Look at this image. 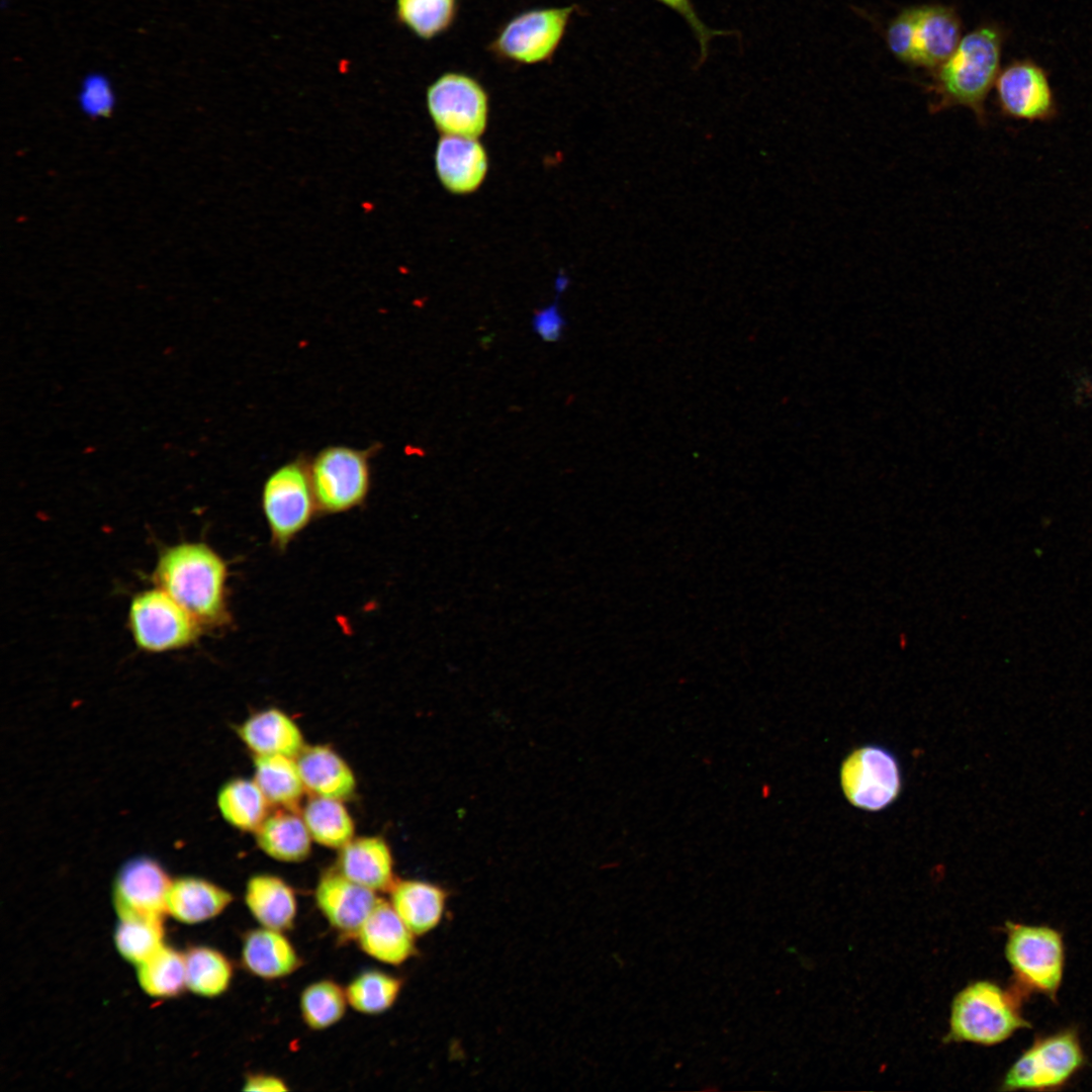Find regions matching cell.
<instances>
[{
  "instance_id": "cell-11",
  "label": "cell",
  "mask_w": 1092,
  "mask_h": 1092,
  "mask_svg": "<svg viewBox=\"0 0 1092 1092\" xmlns=\"http://www.w3.org/2000/svg\"><path fill=\"white\" fill-rule=\"evenodd\" d=\"M128 623L136 645L150 652L188 646L198 638L202 628L183 607L158 586L133 598Z\"/></svg>"
},
{
  "instance_id": "cell-16",
  "label": "cell",
  "mask_w": 1092,
  "mask_h": 1092,
  "mask_svg": "<svg viewBox=\"0 0 1092 1092\" xmlns=\"http://www.w3.org/2000/svg\"><path fill=\"white\" fill-rule=\"evenodd\" d=\"M415 937L389 901L379 897L354 940L369 958L385 965L400 966L416 954Z\"/></svg>"
},
{
  "instance_id": "cell-24",
  "label": "cell",
  "mask_w": 1092,
  "mask_h": 1092,
  "mask_svg": "<svg viewBox=\"0 0 1092 1092\" xmlns=\"http://www.w3.org/2000/svg\"><path fill=\"white\" fill-rule=\"evenodd\" d=\"M232 893L198 877L172 881L167 897V913L175 919L195 924L221 914L233 902Z\"/></svg>"
},
{
  "instance_id": "cell-1",
  "label": "cell",
  "mask_w": 1092,
  "mask_h": 1092,
  "mask_svg": "<svg viewBox=\"0 0 1092 1092\" xmlns=\"http://www.w3.org/2000/svg\"><path fill=\"white\" fill-rule=\"evenodd\" d=\"M1006 35L1003 26L987 22L961 38L950 57L931 71V82L924 86L933 97L931 113L963 106L972 110L980 124L987 123L986 99L1000 72Z\"/></svg>"
},
{
  "instance_id": "cell-34",
  "label": "cell",
  "mask_w": 1092,
  "mask_h": 1092,
  "mask_svg": "<svg viewBox=\"0 0 1092 1092\" xmlns=\"http://www.w3.org/2000/svg\"><path fill=\"white\" fill-rule=\"evenodd\" d=\"M163 938V918L121 917L114 932L117 950L136 966L164 945Z\"/></svg>"
},
{
  "instance_id": "cell-32",
  "label": "cell",
  "mask_w": 1092,
  "mask_h": 1092,
  "mask_svg": "<svg viewBox=\"0 0 1092 1092\" xmlns=\"http://www.w3.org/2000/svg\"><path fill=\"white\" fill-rule=\"evenodd\" d=\"M185 956L186 987L204 997H216L231 986L234 968L221 951L209 946H194Z\"/></svg>"
},
{
  "instance_id": "cell-27",
  "label": "cell",
  "mask_w": 1092,
  "mask_h": 1092,
  "mask_svg": "<svg viewBox=\"0 0 1092 1092\" xmlns=\"http://www.w3.org/2000/svg\"><path fill=\"white\" fill-rule=\"evenodd\" d=\"M216 804L224 821L238 830L255 832L270 805L254 780L236 778L218 790Z\"/></svg>"
},
{
  "instance_id": "cell-35",
  "label": "cell",
  "mask_w": 1092,
  "mask_h": 1092,
  "mask_svg": "<svg viewBox=\"0 0 1092 1092\" xmlns=\"http://www.w3.org/2000/svg\"><path fill=\"white\" fill-rule=\"evenodd\" d=\"M664 7L674 11L681 16L693 31L700 48V57L698 65H702L709 52V43L712 38L719 35H728V31L718 30L708 27L705 22L702 21L692 0H654Z\"/></svg>"
},
{
  "instance_id": "cell-13",
  "label": "cell",
  "mask_w": 1092,
  "mask_h": 1092,
  "mask_svg": "<svg viewBox=\"0 0 1092 1092\" xmlns=\"http://www.w3.org/2000/svg\"><path fill=\"white\" fill-rule=\"evenodd\" d=\"M996 104L1002 116L1029 122H1049L1059 106L1046 70L1030 58L1016 59L1000 70L995 81Z\"/></svg>"
},
{
  "instance_id": "cell-18",
  "label": "cell",
  "mask_w": 1092,
  "mask_h": 1092,
  "mask_svg": "<svg viewBox=\"0 0 1092 1092\" xmlns=\"http://www.w3.org/2000/svg\"><path fill=\"white\" fill-rule=\"evenodd\" d=\"M240 958L249 974L265 981L285 979L303 963L286 932L263 926L245 932Z\"/></svg>"
},
{
  "instance_id": "cell-31",
  "label": "cell",
  "mask_w": 1092,
  "mask_h": 1092,
  "mask_svg": "<svg viewBox=\"0 0 1092 1092\" xmlns=\"http://www.w3.org/2000/svg\"><path fill=\"white\" fill-rule=\"evenodd\" d=\"M403 982L389 973L369 969L358 973L345 987L349 1006L365 1015H379L397 1001Z\"/></svg>"
},
{
  "instance_id": "cell-7",
  "label": "cell",
  "mask_w": 1092,
  "mask_h": 1092,
  "mask_svg": "<svg viewBox=\"0 0 1092 1092\" xmlns=\"http://www.w3.org/2000/svg\"><path fill=\"white\" fill-rule=\"evenodd\" d=\"M261 506L272 544L284 550L318 512L309 461L298 456L276 468L263 484Z\"/></svg>"
},
{
  "instance_id": "cell-22",
  "label": "cell",
  "mask_w": 1092,
  "mask_h": 1092,
  "mask_svg": "<svg viewBox=\"0 0 1092 1092\" xmlns=\"http://www.w3.org/2000/svg\"><path fill=\"white\" fill-rule=\"evenodd\" d=\"M238 735L255 755L280 754L296 758L305 746L297 724L276 708L250 716L239 726Z\"/></svg>"
},
{
  "instance_id": "cell-36",
  "label": "cell",
  "mask_w": 1092,
  "mask_h": 1092,
  "mask_svg": "<svg viewBox=\"0 0 1092 1092\" xmlns=\"http://www.w3.org/2000/svg\"><path fill=\"white\" fill-rule=\"evenodd\" d=\"M565 326L566 321L557 302L536 311L532 318L533 331L548 343L559 341Z\"/></svg>"
},
{
  "instance_id": "cell-8",
  "label": "cell",
  "mask_w": 1092,
  "mask_h": 1092,
  "mask_svg": "<svg viewBox=\"0 0 1092 1092\" xmlns=\"http://www.w3.org/2000/svg\"><path fill=\"white\" fill-rule=\"evenodd\" d=\"M1086 1063L1075 1028L1037 1036L1005 1073L1000 1090L1050 1091L1065 1086Z\"/></svg>"
},
{
  "instance_id": "cell-4",
  "label": "cell",
  "mask_w": 1092,
  "mask_h": 1092,
  "mask_svg": "<svg viewBox=\"0 0 1092 1092\" xmlns=\"http://www.w3.org/2000/svg\"><path fill=\"white\" fill-rule=\"evenodd\" d=\"M962 22L956 9L941 4L907 7L886 29L890 52L902 63L935 70L961 40Z\"/></svg>"
},
{
  "instance_id": "cell-9",
  "label": "cell",
  "mask_w": 1092,
  "mask_h": 1092,
  "mask_svg": "<svg viewBox=\"0 0 1092 1092\" xmlns=\"http://www.w3.org/2000/svg\"><path fill=\"white\" fill-rule=\"evenodd\" d=\"M374 448L333 445L309 461V474L318 512L341 514L361 506L371 486L370 459Z\"/></svg>"
},
{
  "instance_id": "cell-37",
  "label": "cell",
  "mask_w": 1092,
  "mask_h": 1092,
  "mask_svg": "<svg viewBox=\"0 0 1092 1092\" xmlns=\"http://www.w3.org/2000/svg\"><path fill=\"white\" fill-rule=\"evenodd\" d=\"M242 1089L251 1092H285L290 1088L287 1083L277 1075L256 1072L250 1073L245 1077Z\"/></svg>"
},
{
  "instance_id": "cell-30",
  "label": "cell",
  "mask_w": 1092,
  "mask_h": 1092,
  "mask_svg": "<svg viewBox=\"0 0 1092 1092\" xmlns=\"http://www.w3.org/2000/svg\"><path fill=\"white\" fill-rule=\"evenodd\" d=\"M299 1013L306 1027L326 1030L339 1023L349 1006L345 987L332 979L306 985L299 995Z\"/></svg>"
},
{
  "instance_id": "cell-17",
  "label": "cell",
  "mask_w": 1092,
  "mask_h": 1092,
  "mask_svg": "<svg viewBox=\"0 0 1092 1092\" xmlns=\"http://www.w3.org/2000/svg\"><path fill=\"white\" fill-rule=\"evenodd\" d=\"M435 169L439 181L450 193L470 194L486 177V150L477 139L443 135L435 151Z\"/></svg>"
},
{
  "instance_id": "cell-28",
  "label": "cell",
  "mask_w": 1092,
  "mask_h": 1092,
  "mask_svg": "<svg viewBox=\"0 0 1092 1092\" xmlns=\"http://www.w3.org/2000/svg\"><path fill=\"white\" fill-rule=\"evenodd\" d=\"M301 816L312 840L320 845L341 849L354 838L353 818L341 800L313 796Z\"/></svg>"
},
{
  "instance_id": "cell-25",
  "label": "cell",
  "mask_w": 1092,
  "mask_h": 1092,
  "mask_svg": "<svg viewBox=\"0 0 1092 1092\" xmlns=\"http://www.w3.org/2000/svg\"><path fill=\"white\" fill-rule=\"evenodd\" d=\"M258 847L269 857L283 862H299L311 851V836L293 810L268 815L255 831Z\"/></svg>"
},
{
  "instance_id": "cell-5",
  "label": "cell",
  "mask_w": 1092,
  "mask_h": 1092,
  "mask_svg": "<svg viewBox=\"0 0 1092 1092\" xmlns=\"http://www.w3.org/2000/svg\"><path fill=\"white\" fill-rule=\"evenodd\" d=\"M576 4L534 7L505 21L486 46L498 62L514 66L548 64L560 48Z\"/></svg>"
},
{
  "instance_id": "cell-38",
  "label": "cell",
  "mask_w": 1092,
  "mask_h": 1092,
  "mask_svg": "<svg viewBox=\"0 0 1092 1092\" xmlns=\"http://www.w3.org/2000/svg\"><path fill=\"white\" fill-rule=\"evenodd\" d=\"M83 96L89 107L102 109L109 99V89L102 78L91 77L85 84Z\"/></svg>"
},
{
  "instance_id": "cell-20",
  "label": "cell",
  "mask_w": 1092,
  "mask_h": 1092,
  "mask_svg": "<svg viewBox=\"0 0 1092 1092\" xmlns=\"http://www.w3.org/2000/svg\"><path fill=\"white\" fill-rule=\"evenodd\" d=\"M244 901L259 926L287 932L292 929L298 902L293 888L282 878L257 874L246 883Z\"/></svg>"
},
{
  "instance_id": "cell-10",
  "label": "cell",
  "mask_w": 1092,
  "mask_h": 1092,
  "mask_svg": "<svg viewBox=\"0 0 1092 1092\" xmlns=\"http://www.w3.org/2000/svg\"><path fill=\"white\" fill-rule=\"evenodd\" d=\"M426 105L443 135L478 139L486 129L489 96L482 83L462 71H446L427 88Z\"/></svg>"
},
{
  "instance_id": "cell-15",
  "label": "cell",
  "mask_w": 1092,
  "mask_h": 1092,
  "mask_svg": "<svg viewBox=\"0 0 1092 1092\" xmlns=\"http://www.w3.org/2000/svg\"><path fill=\"white\" fill-rule=\"evenodd\" d=\"M379 897L341 874L337 869L322 875L314 889L316 908L341 938L355 936Z\"/></svg>"
},
{
  "instance_id": "cell-19",
  "label": "cell",
  "mask_w": 1092,
  "mask_h": 1092,
  "mask_svg": "<svg viewBox=\"0 0 1092 1092\" xmlns=\"http://www.w3.org/2000/svg\"><path fill=\"white\" fill-rule=\"evenodd\" d=\"M336 869L376 893L388 892L396 881L390 847L378 836H362L349 841L340 849Z\"/></svg>"
},
{
  "instance_id": "cell-33",
  "label": "cell",
  "mask_w": 1092,
  "mask_h": 1092,
  "mask_svg": "<svg viewBox=\"0 0 1092 1092\" xmlns=\"http://www.w3.org/2000/svg\"><path fill=\"white\" fill-rule=\"evenodd\" d=\"M138 980L150 996L169 998L180 994L186 987L185 956L173 947L162 945L138 965Z\"/></svg>"
},
{
  "instance_id": "cell-29",
  "label": "cell",
  "mask_w": 1092,
  "mask_h": 1092,
  "mask_svg": "<svg viewBox=\"0 0 1092 1092\" xmlns=\"http://www.w3.org/2000/svg\"><path fill=\"white\" fill-rule=\"evenodd\" d=\"M459 8V0H396L395 15L414 35L432 40L453 27Z\"/></svg>"
},
{
  "instance_id": "cell-2",
  "label": "cell",
  "mask_w": 1092,
  "mask_h": 1092,
  "mask_svg": "<svg viewBox=\"0 0 1092 1092\" xmlns=\"http://www.w3.org/2000/svg\"><path fill=\"white\" fill-rule=\"evenodd\" d=\"M154 579L201 627L229 623L226 563L206 544L181 543L165 549L158 559Z\"/></svg>"
},
{
  "instance_id": "cell-23",
  "label": "cell",
  "mask_w": 1092,
  "mask_h": 1092,
  "mask_svg": "<svg viewBox=\"0 0 1092 1092\" xmlns=\"http://www.w3.org/2000/svg\"><path fill=\"white\" fill-rule=\"evenodd\" d=\"M387 899L416 936L429 933L444 915L447 894L443 888L421 880H396Z\"/></svg>"
},
{
  "instance_id": "cell-6",
  "label": "cell",
  "mask_w": 1092,
  "mask_h": 1092,
  "mask_svg": "<svg viewBox=\"0 0 1092 1092\" xmlns=\"http://www.w3.org/2000/svg\"><path fill=\"white\" fill-rule=\"evenodd\" d=\"M1005 957L1013 972V988L1025 998L1032 993L1056 1001L1061 987L1065 946L1062 933L1045 925L1006 923Z\"/></svg>"
},
{
  "instance_id": "cell-12",
  "label": "cell",
  "mask_w": 1092,
  "mask_h": 1092,
  "mask_svg": "<svg viewBox=\"0 0 1092 1092\" xmlns=\"http://www.w3.org/2000/svg\"><path fill=\"white\" fill-rule=\"evenodd\" d=\"M840 785L852 806L869 812L884 810L897 800L901 792L899 761L882 745L859 746L843 759Z\"/></svg>"
},
{
  "instance_id": "cell-21",
  "label": "cell",
  "mask_w": 1092,
  "mask_h": 1092,
  "mask_svg": "<svg viewBox=\"0 0 1092 1092\" xmlns=\"http://www.w3.org/2000/svg\"><path fill=\"white\" fill-rule=\"evenodd\" d=\"M295 759L304 788L313 796L343 801L354 794L355 775L331 747L304 746Z\"/></svg>"
},
{
  "instance_id": "cell-26",
  "label": "cell",
  "mask_w": 1092,
  "mask_h": 1092,
  "mask_svg": "<svg viewBox=\"0 0 1092 1092\" xmlns=\"http://www.w3.org/2000/svg\"><path fill=\"white\" fill-rule=\"evenodd\" d=\"M253 780L270 805L288 810L294 811L306 791L296 759L285 755H255Z\"/></svg>"
},
{
  "instance_id": "cell-14",
  "label": "cell",
  "mask_w": 1092,
  "mask_h": 1092,
  "mask_svg": "<svg viewBox=\"0 0 1092 1092\" xmlns=\"http://www.w3.org/2000/svg\"><path fill=\"white\" fill-rule=\"evenodd\" d=\"M172 880L153 857L139 855L126 860L113 883V902L121 917L163 918Z\"/></svg>"
},
{
  "instance_id": "cell-3",
  "label": "cell",
  "mask_w": 1092,
  "mask_h": 1092,
  "mask_svg": "<svg viewBox=\"0 0 1092 1092\" xmlns=\"http://www.w3.org/2000/svg\"><path fill=\"white\" fill-rule=\"evenodd\" d=\"M1022 999L1014 988L1003 989L991 981L969 984L951 1003L944 1040L994 1045L1019 1029L1030 1028L1021 1012Z\"/></svg>"
}]
</instances>
